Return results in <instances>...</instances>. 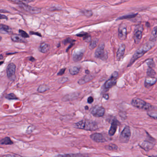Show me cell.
Returning a JSON list of instances; mask_svg holds the SVG:
<instances>
[{
  "instance_id": "1",
  "label": "cell",
  "mask_w": 157,
  "mask_h": 157,
  "mask_svg": "<svg viewBox=\"0 0 157 157\" xmlns=\"http://www.w3.org/2000/svg\"><path fill=\"white\" fill-rule=\"evenodd\" d=\"M155 41L149 40L146 44L143 45L141 48H139L132 56L130 62L128 64V67L131 66L135 61L138 58L142 57L145 54L151 50L155 45Z\"/></svg>"
},
{
  "instance_id": "2",
  "label": "cell",
  "mask_w": 157,
  "mask_h": 157,
  "mask_svg": "<svg viewBox=\"0 0 157 157\" xmlns=\"http://www.w3.org/2000/svg\"><path fill=\"white\" fill-rule=\"evenodd\" d=\"M74 127L77 129H82L89 131H94L98 129L96 123L91 120H82L74 124Z\"/></svg>"
},
{
  "instance_id": "3",
  "label": "cell",
  "mask_w": 157,
  "mask_h": 157,
  "mask_svg": "<svg viewBox=\"0 0 157 157\" xmlns=\"http://www.w3.org/2000/svg\"><path fill=\"white\" fill-rule=\"evenodd\" d=\"M131 104L134 107L144 110H150L153 109V106L149 103H147L139 98H134L131 101Z\"/></svg>"
},
{
  "instance_id": "4",
  "label": "cell",
  "mask_w": 157,
  "mask_h": 157,
  "mask_svg": "<svg viewBox=\"0 0 157 157\" xmlns=\"http://www.w3.org/2000/svg\"><path fill=\"white\" fill-rule=\"evenodd\" d=\"M94 56L96 58H100L101 60H106L107 58V54L105 51V44L101 42L98 47L94 53Z\"/></svg>"
},
{
  "instance_id": "5",
  "label": "cell",
  "mask_w": 157,
  "mask_h": 157,
  "mask_svg": "<svg viewBox=\"0 0 157 157\" xmlns=\"http://www.w3.org/2000/svg\"><path fill=\"white\" fill-rule=\"evenodd\" d=\"M131 137V131L128 126H126L121 133L119 137V141L122 143H127Z\"/></svg>"
},
{
  "instance_id": "6",
  "label": "cell",
  "mask_w": 157,
  "mask_h": 157,
  "mask_svg": "<svg viewBox=\"0 0 157 157\" xmlns=\"http://www.w3.org/2000/svg\"><path fill=\"white\" fill-rule=\"evenodd\" d=\"M143 31V25H139L135 27L133 37L135 44H138L140 43L141 39L142 38Z\"/></svg>"
},
{
  "instance_id": "7",
  "label": "cell",
  "mask_w": 157,
  "mask_h": 157,
  "mask_svg": "<svg viewBox=\"0 0 157 157\" xmlns=\"http://www.w3.org/2000/svg\"><path fill=\"white\" fill-rule=\"evenodd\" d=\"M105 109L104 107L99 106H95L92 107L90 110V113L95 117H102L105 113Z\"/></svg>"
},
{
  "instance_id": "8",
  "label": "cell",
  "mask_w": 157,
  "mask_h": 157,
  "mask_svg": "<svg viewBox=\"0 0 157 157\" xmlns=\"http://www.w3.org/2000/svg\"><path fill=\"white\" fill-rule=\"evenodd\" d=\"M118 77V73L114 72L112 74L110 78L106 82L105 88L106 89H109L115 85L117 82V79Z\"/></svg>"
},
{
  "instance_id": "9",
  "label": "cell",
  "mask_w": 157,
  "mask_h": 157,
  "mask_svg": "<svg viewBox=\"0 0 157 157\" xmlns=\"http://www.w3.org/2000/svg\"><path fill=\"white\" fill-rule=\"evenodd\" d=\"M16 68V65L13 63L9 64L7 66L6 70L7 77L10 80L15 79Z\"/></svg>"
},
{
  "instance_id": "10",
  "label": "cell",
  "mask_w": 157,
  "mask_h": 157,
  "mask_svg": "<svg viewBox=\"0 0 157 157\" xmlns=\"http://www.w3.org/2000/svg\"><path fill=\"white\" fill-rule=\"evenodd\" d=\"M127 26L125 24H121L118 28V37L120 40L124 41L127 38Z\"/></svg>"
},
{
  "instance_id": "11",
  "label": "cell",
  "mask_w": 157,
  "mask_h": 157,
  "mask_svg": "<svg viewBox=\"0 0 157 157\" xmlns=\"http://www.w3.org/2000/svg\"><path fill=\"white\" fill-rule=\"evenodd\" d=\"M19 4L20 6V7L27 11V12H29L30 13L32 14H38V13H41V9L39 8H34V7H31L30 6L27 5L25 4H23V2H20Z\"/></svg>"
},
{
  "instance_id": "12",
  "label": "cell",
  "mask_w": 157,
  "mask_h": 157,
  "mask_svg": "<svg viewBox=\"0 0 157 157\" xmlns=\"http://www.w3.org/2000/svg\"><path fill=\"white\" fill-rule=\"evenodd\" d=\"M90 138L95 142L98 143H103L107 141L106 138L104 137L102 134L99 133H94L90 135Z\"/></svg>"
},
{
  "instance_id": "13",
  "label": "cell",
  "mask_w": 157,
  "mask_h": 157,
  "mask_svg": "<svg viewBox=\"0 0 157 157\" xmlns=\"http://www.w3.org/2000/svg\"><path fill=\"white\" fill-rule=\"evenodd\" d=\"M155 142H150L149 141H144L140 144V146L145 151L152 149L155 145Z\"/></svg>"
},
{
  "instance_id": "14",
  "label": "cell",
  "mask_w": 157,
  "mask_h": 157,
  "mask_svg": "<svg viewBox=\"0 0 157 157\" xmlns=\"http://www.w3.org/2000/svg\"><path fill=\"white\" fill-rule=\"evenodd\" d=\"M119 124V122L117 120V119H114L113 120V122H112V125L111 126L110 129L109 130V135H110V136H113L114 134H115Z\"/></svg>"
},
{
  "instance_id": "15",
  "label": "cell",
  "mask_w": 157,
  "mask_h": 157,
  "mask_svg": "<svg viewBox=\"0 0 157 157\" xmlns=\"http://www.w3.org/2000/svg\"><path fill=\"white\" fill-rule=\"evenodd\" d=\"M126 46L124 44L121 45L118 48L116 54V58L118 61H120L123 57L125 51Z\"/></svg>"
},
{
  "instance_id": "16",
  "label": "cell",
  "mask_w": 157,
  "mask_h": 157,
  "mask_svg": "<svg viewBox=\"0 0 157 157\" xmlns=\"http://www.w3.org/2000/svg\"><path fill=\"white\" fill-rule=\"evenodd\" d=\"M157 81V78L154 77H148L146 78L145 81V86L146 88L151 87L156 84Z\"/></svg>"
},
{
  "instance_id": "17",
  "label": "cell",
  "mask_w": 157,
  "mask_h": 157,
  "mask_svg": "<svg viewBox=\"0 0 157 157\" xmlns=\"http://www.w3.org/2000/svg\"><path fill=\"white\" fill-rule=\"evenodd\" d=\"M84 56V52L82 51H75L73 54V59L75 62H78L82 59Z\"/></svg>"
},
{
  "instance_id": "18",
  "label": "cell",
  "mask_w": 157,
  "mask_h": 157,
  "mask_svg": "<svg viewBox=\"0 0 157 157\" xmlns=\"http://www.w3.org/2000/svg\"><path fill=\"white\" fill-rule=\"evenodd\" d=\"M50 49V46L49 44L46 43V42H43L42 44H41L38 49H39L40 52H41L42 53L45 54L48 52Z\"/></svg>"
},
{
  "instance_id": "19",
  "label": "cell",
  "mask_w": 157,
  "mask_h": 157,
  "mask_svg": "<svg viewBox=\"0 0 157 157\" xmlns=\"http://www.w3.org/2000/svg\"><path fill=\"white\" fill-rule=\"evenodd\" d=\"M93 76L92 75H89L88 74L87 75L84 76L83 77L81 78L80 79H79L78 81V84L79 85H83L84 84L87 83V82H89L90 81L93 79Z\"/></svg>"
},
{
  "instance_id": "20",
  "label": "cell",
  "mask_w": 157,
  "mask_h": 157,
  "mask_svg": "<svg viewBox=\"0 0 157 157\" xmlns=\"http://www.w3.org/2000/svg\"><path fill=\"white\" fill-rule=\"evenodd\" d=\"M21 36L17 34H13L11 36V39L13 41L16 42H25V41L21 37Z\"/></svg>"
},
{
  "instance_id": "21",
  "label": "cell",
  "mask_w": 157,
  "mask_h": 157,
  "mask_svg": "<svg viewBox=\"0 0 157 157\" xmlns=\"http://www.w3.org/2000/svg\"><path fill=\"white\" fill-rule=\"evenodd\" d=\"M1 32L4 33L11 34L12 32V29L8 25L1 24Z\"/></svg>"
},
{
  "instance_id": "22",
  "label": "cell",
  "mask_w": 157,
  "mask_h": 157,
  "mask_svg": "<svg viewBox=\"0 0 157 157\" xmlns=\"http://www.w3.org/2000/svg\"><path fill=\"white\" fill-rule=\"evenodd\" d=\"M0 144L1 145H9L13 144V142L9 137H6L1 140Z\"/></svg>"
},
{
  "instance_id": "23",
  "label": "cell",
  "mask_w": 157,
  "mask_h": 157,
  "mask_svg": "<svg viewBox=\"0 0 157 157\" xmlns=\"http://www.w3.org/2000/svg\"><path fill=\"white\" fill-rule=\"evenodd\" d=\"M50 89V87L49 86L46 84H42L39 86L38 89H37V92L39 93H44V92H46L48 90Z\"/></svg>"
},
{
  "instance_id": "24",
  "label": "cell",
  "mask_w": 157,
  "mask_h": 157,
  "mask_svg": "<svg viewBox=\"0 0 157 157\" xmlns=\"http://www.w3.org/2000/svg\"><path fill=\"white\" fill-rule=\"evenodd\" d=\"M79 72H80V68L77 66H73L69 69L70 73L73 76L78 74Z\"/></svg>"
},
{
  "instance_id": "25",
  "label": "cell",
  "mask_w": 157,
  "mask_h": 157,
  "mask_svg": "<svg viewBox=\"0 0 157 157\" xmlns=\"http://www.w3.org/2000/svg\"><path fill=\"white\" fill-rule=\"evenodd\" d=\"M157 38V26L154 27L151 34L150 38L149 40L155 41Z\"/></svg>"
},
{
  "instance_id": "26",
  "label": "cell",
  "mask_w": 157,
  "mask_h": 157,
  "mask_svg": "<svg viewBox=\"0 0 157 157\" xmlns=\"http://www.w3.org/2000/svg\"><path fill=\"white\" fill-rule=\"evenodd\" d=\"M105 149L109 151H117L118 149V146H117L115 144L111 143L109 144L108 145L106 146Z\"/></svg>"
},
{
  "instance_id": "27",
  "label": "cell",
  "mask_w": 157,
  "mask_h": 157,
  "mask_svg": "<svg viewBox=\"0 0 157 157\" xmlns=\"http://www.w3.org/2000/svg\"><path fill=\"white\" fill-rule=\"evenodd\" d=\"M146 74L148 77H154L156 75V73L155 70H154L151 67H149V68L147 69Z\"/></svg>"
},
{
  "instance_id": "28",
  "label": "cell",
  "mask_w": 157,
  "mask_h": 157,
  "mask_svg": "<svg viewBox=\"0 0 157 157\" xmlns=\"http://www.w3.org/2000/svg\"><path fill=\"white\" fill-rule=\"evenodd\" d=\"M147 115L150 117L153 118V119H157V111L150 110L147 112Z\"/></svg>"
},
{
  "instance_id": "29",
  "label": "cell",
  "mask_w": 157,
  "mask_h": 157,
  "mask_svg": "<svg viewBox=\"0 0 157 157\" xmlns=\"http://www.w3.org/2000/svg\"><path fill=\"white\" fill-rule=\"evenodd\" d=\"M98 42V40L97 39H95L93 40H92L90 42V44H89V48L90 49H94L95 47H96Z\"/></svg>"
},
{
  "instance_id": "30",
  "label": "cell",
  "mask_w": 157,
  "mask_h": 157,
  "mask_svg": "<svg viewBox=\"0 0 157 157\" xmlns=\"http://www.w3.org/2000/svg\"><path fill=\"white\" fill-rule=\"evenodd\" d=\"M137 14H132L130 15H125L124 16L120 17L118 18V20H126V19H130V18H134L137 16Z\"/></svg>"
},
{
  "instance_id": "31",
  "label": "cell",
  "mask_w": 157,
  "mask_h": 157,
  "mask_svg": "<svg viewBox=\"0 0 157 157\" xmlns=\"http://www.w3.org/2000/svg\"><path fill=\"white\" fill-rule=\"evenodd\" d=\"M6 99L9 100H17L18 98L16 95L13 93H10L7 94L5 96Z\"/></svg>"
},
{
  "instance_id": "32",
  "label": "cell",
  "mask_w": 157,
  "mask_h": 157,
  "mask_svg": "<svg viewBox=\"0 0 157 157\" xmlns=\"http://www.w3.org/2000/svg\"><path fill=\"white\" fill-rule=\"evenodd\" d=\"M146 63L149 67L153 68V67H155V63H154L153 59H149V60H147V61H146Z\"/></svg>"
},
{
  "instance_id": "33",
  "label": "cell",
  "mask_w": 157,
  "mask_h": 157,
  "mask_svg": "<svg viewBox=\"0 0 157 157\" xmlns=\"http://www.w3.org/2000/svg\"><path fill=\"white\" fill-rule=\"evenodd\" d=\"M19 33H20V35L23 37V38H28L29 37V36L28 34L25 32L24 30H19Z\"/></svg>"
},
{
  "instance_id": "34",
  "label": "cell",
  "mask_w": 157,
  "mask_h": 157,
  "mask_svg": "<svg viewBox=\"0 0 157 157\" xmlns=\"http://www.w3.org/2000/svg\"><path fill=\"white\" fill-rule=\"evenodd\" d=\"M82 13L88 17H90L92 16V15H93V13H92V11H89V10H84V11H82Z\"/></svg>"
},
{
  "instance_id": "35",
  "label": "cell",
  "mask_w": 157,
  "mask_h": 157,
  "mask_svg": "<svg viewBox=\"0 0 157 157\" xmlns=\"http://www.w3.org/2000/svg\"><path fill=\"white\" fill-rule=\"evenodd\" d=\"M69 79L67 77H62L61 78L58 79V82H60L61 84H64L65 82H67V81H68Z\"/></svg>"
},
{
  "instance_id": "36",
  "label": "cell",
  "mask_w": 157,
  "mask_h": 157,
  "mask_svg": "<svg viewBox=\"0 0 157 157\" xmlns=\"http://www.w3.org/2000/svg\"><path fill=\"white\" fill-rule=\"evenodd\" d=\"M57 156H76V157H78V156H84V155H82L80 154H65V155H57Z\"/></svg>"
},
{
  "instance_id": "37",
  "label": "cell",
  "mask_w": 157,
  "mask_h": 157,
  "mask_svg": "<svg viewBox=\"0 0 157 157\" xmlns=\"http://www.w3.org/2000/svg\"><path fill=\"white\" fill-rule=\"evenodd\" d=\"M75 42V41L73 40L71 38H68L64 41L63 43H64V44H69V43L72 44L73 42Z\"/></svg>"
},
{
  "instance_id": "38",
  "label": "cell",
  "mask_w": 157,
  "mask_h": 157,
  "mask_svg": "<svg viewBox=\"0 0 157 157\" xmlns=\"http://www.w3.org/2000/svg\"><path fill=\"white\" fill-rule=\"evenodd\" d=\"M65 70H66V68H62L60 70H59V72L57 73L58 76H62L65 73Z\"/></svg>"
},
{
  "instance_id": "39",
  "label": "cell",
  "mask_w": 157,
  "mask_h": 157,
  "mask_svg": "<svg viewBox=\"0 0 157 157\" xmlns=\"http://www.w3.org/2000/svg\"><path fill=\"white\" fill-rule=\"evenodd\" d=\"M88 34L87 33L84 32H82L80 33L77 35V36L79 37H84L86 36H87Z\"/></svg>"
},
{
  "instance_id": "40",
  "label": "cell",
  "mask_w": 157,
  "mask_h": 157,
  "mask_svg": "<svg viewBox=\"0 0 157 157\" xmlns=\"http://www.w3.org/2000/svg\"><path fill=\"white\" fill-rule=\"evenodd\" d=\"M94 101V98L92 96L89 97L88 99H87V102L89 104H91V103H93Z\"/></svg>"
},
{
  "instance_id": "41",
  "label": "cell",
  "mask_w": 157,
  "mask_h": 157,
  "mask_svg": "<svg viewBox=\"0 0 157 157\" xmlns=\"http://www.w3.org/2000/svg\"><path fill=\"white\" fill-rule=\"evenodd\" d=\"M22 2H24V4H29L30 2H33L36 0H20Z\"/></svg>"
},
{
  "instance_id": "42",
  "label": "cell",
  "mask_w": 157,
  "mask_h": 157,
  "mask_svg": "<svg viewBox=\"0 0 157 157\" xmlns=\"http://www.w3.org/2000/svg\"><path fill=\"white\" fill-rule=\"evenodd\" d=\"M30 34L31 35H37V36H39V37H42V35H41L39 33L35 32H30Z\"/></svg>"
},
{
  "instance_id": "43",
  "label": "cell",
  "mask_w": 157,
  "mask_h": 157,
  "mask_svg": "<svg viewBox=\"0 0 157 157\" xmlns=\"http://www.w3.org/2000/svg\"><path fill=\"white\" fill-rule=\"evenodd\" d=\"M103 97L104 99H105L106 100H108L109 98V96L108 94H104L103 96Z\"/></svg>"
},
{
  "instance_id": "44",
  "label": "cell",
  "mask_w": 157,
  "mask_h": 157,
  "mask_svg": "<svg viewBox=\"0 0 157 157\" xmlns=\"http://www.w3.org/2000/svg\"><path fill=\"white\" fill-rule=\"evenodd\" d=\"M29 60L30 61H32V62H34V61H36V59H35L34 58L32 57H30V58Z\"/></svg>"
},
{
  "instance_id": "45",
  "label": "cell",
  "mask_w": 157,
  "mask_h": 157,
  "mask_svg": "<svg viewBox=\"0 0 157 157\" xmlns=\"http://www.w3.org/2000/svg\"><path fill=\"white\" fill-rule=\"evenodd\" d=\"M1 19H6L7 20L8 19V18L5 15H1Z\"/></svg>"
},
{
  "instance_id": "46",
  "label": "cell",
  "mask_w": 157,
  "mask_h": 157,
  "mask_svg": "<svg viewBox=\"0 0 157 157\" xmlns=\"http://www.w3.org/2000/svg\"><path fill=\"white\" fill-rule=\"evenodd\" d=\"M86 73V74H89V71L88 70H85Z\"/></svg>"
},
{
  "instance_id": "47",
  "label": "cell",
  "mask_w": 157,
  "mask_h": 157,
  "mask_svg": "<svg viewBox=\"0 0 157 157\" xmlns=\"http://www.w3.org/2000/svg\"><path fill=\"white\" fill-rule=\"evenodd\" d=\"M85 109L86 110H87L89 109V107H88L87 106H85Z\"/></svg>"
},
{
  "instance_id": "48",
  "label": "cell",
  "mask_w": 157,
  "mask_h": 157,
  "mask_svg": "<svg viewBox=\"0 0 157 157\" xmlns=\"http://www.w3.org/2000/svg\"><path fill=\"white\" fill-rule=\"evenodd\" d=\"M2 58H3V56H2V54H1V60H2Z\"/></svg>"
},
{
  "instance_id": "49",
  "label": "cell",
  "mask_w": 157,
  "mask_h": 157,
  "mask_svg": "<svg viewBox=\"0 0 157 157\" xmlns=\"http://www.w3.org/2000/svg\"><path fill=\"white\" fill-rule=\"evenodd\" d=\"M4 63V62H1V65H2V63Z\"/></svg>"
}]
</instances>
